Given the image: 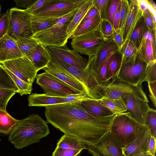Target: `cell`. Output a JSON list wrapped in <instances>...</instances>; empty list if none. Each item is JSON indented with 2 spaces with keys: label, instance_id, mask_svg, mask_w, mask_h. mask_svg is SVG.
Returning a JSON list of instances; mask_svg holds the SVG:
<instances>
[{
  "label": "cell",
  "instance_id": "cell-1",
  "mask_svg": "<svg viewBox=\"0 0 156 156\" xmlns=\"http://www.w3.org/2000/svg\"><path fill=\"white\" fill-rule=\"evenodd\" d=\"M48 122L64 134L73 136L86 144L98 141L109 131L115 115L102 117L92 115L76 102L45 107Z\"/></svg>",
  "mask_w": 156,
  "mask_h": 156
},
{
  "label": "cell",
  "instance_id": "cell-2",
  "mask_svg": "<svg viewBox=\"0 0 156 156\" xmlns=\"http://www.w3.org/2000/svg\"><path fill=\"white\" fill-rule=\"evenodd\" d=\"M50 133L47 123L37 114L20 120L11 131L8 140L18 150L38 143Z\"/></svg>",
  "mask_w": 156,
  "mask_h": 156
},
{
  "label": "cell",
  "instance_id": "cell-3",
  "mask_svg": "<svg viewBox=\"0 0 156 156\" xmlns=\"http://www.w3.org/2000/svg\"><path fill=\"white\" fill-rule=\"evenodd\" d=\"M147 127L134 120L127 112L115 115L109 132L118 145L123 148L134 141Z\"/></svg>",
  "mask_w": 156,
  "mask_h": 156
},
{
  "label": "cell",
  "instance_id": "cell-4",
  "mask_svg": "<svg viewBox=\"0 0 156 156\" xmlns=\"http://www.w3.org/2000/svg\"><path fill=\"white\" fill-rule=\"evenodd\" d=\"M48 51L51 57V61L63 67L76 78L83 85L89 97L95 100H98L102 97V85L98 83L95 78L93 70L94 59L92 57L89 58L85 69L81 70L67 63Z\"/></svg>",
  "mask_w": 156,
  "mask_h": 156
},
{
  "label": "cell",
  "instance_id": "cell-5",
  "mask_svg": "<svg viewBox=\"0 0 156 156\" xmlns=\"http://www.w3.org/2000/svg\"><path fill=\"white\" fill-rule=\"evenodd\" d=\"M79 8L60 17L53 26L34 34L31 38L46 47L66 45L68 39L66 32L68 24Z\"/></svg>",
  "mask_w": 156,
  "mask_h": 156
},
{
  "label": "cell",
  "instance_id": "cell-6",
  "mask_svg": "<svg viewBox=\"0 0 156 156\" xmlns=\"http://www.w3.org/2000/svg\"><path fill=\"white\" fill-rule=\"evenodd\" d=\"M9 23L7 34L15 40L17 37H31L34 34L31 25V15L25 9L17 8L9 10Z\"/></svg>",
  "mask_w": 156,
  "mask_h": 156
},
{
  "label": "cell",
  "instance_id": "cell-7",
  "mask_svg": "<svg viewBox=\"0 0 156 156\" xmlns=\"http://www.w3.org/2000/svg\"><path fill=\"white\" fill-rule=\"evenodd\" d=\"M108 38L102 35L99 27L95 30L73 38L71 44L73 49L90 57L95 55Z\"/></svg>",
  "mask_w": 156,
  "mask_h": 156
},
{
  "label": "cell",
  "instance_id": "cell-8",
  "mask_svg": "<svg viewBox=\"0 0 156 156\" xmlns=\"http://www.w3.org/2000/svg\"><path fill=\"white\" fill-rule=\"evenodd\" d=\"M36 83L45 93L53 95L67 96L80 93L56 76L46 72L37 74Z\"/></svg>",
  "mask_w": 156,
  "mask_h": 156
},
{
  "label": "cell",
  "instance_id": "cell-9",
  "mask_svg": "<svg viewBox=\"0 0 156 156\" xmlns=\"http://www.w3.org/2000/svg\"><path fill=\"white\" fill-rule=\"evenodd\" d=\"M147 66V64L142 59L138 53L133 64L124 63L123 61L115 78L133 85H141L146 81Z\"/></svg>",
  "mask_w": 156,
  "mask_h": 156
},
{
  "label": "cell",
  "instance_id": "cell-10",
  "mask_svg": "<svg viewBox=\"0 0 156 156\" xmlns=\"http://www.w3.org/2000/svg\"><path fill=\"white\" fill-rule=\"evenodd\" d=\"M91 99L85 93L67 96H55L45 93H34L28 97L29 106L46 107L51 105L77 102Z\"/></svg>",
  "mask_w": 156,
  "mask_h": 156
},
{
  "label": "cell",
  "instance_id": "cell-11",
  "mask_svg": "<svg viewBox=\"0 0 156 156\" xmlns=\"http://www.w3.org/2000/svg\"><path fill=\"white\" fill-rule=\"evenodd\" d=\"M5 67L23 81L31 85L38 70L27 57L6 61L2 63Z\"/></svg>",
  "mask_w": 156,
  "mask_h": 156
},
{
  "label": "cell",
  "instance_id": "cell-12",
  "mask_svg": "<svg viewBox=\"0 0 156 156\" xmlns=\"http://www.w3.org/2000/svg\"><path fill=\"white\" fill-rule=\"evenodd\" d=\"M87 0H53L49 4L33 12L31 15L61 17L78 8Z\"/></svg>",
  "mask_w": 156,
  "mask_h": 156
},
{
  "label": "cell",
  "instance_id": "cell-13",
  "mask_svg": "<svg viewBox=\"0 0 156 156\" xmlns=\"http://www.w3.org/2000/svg\"><path fill=\"white\" fill-rule=\"evenodd\" d=\"M122 98L124 100L131 117L138 122L145 125L147 113L151 108L146 95L131 93Z\"/></svg>",
  "mask_w": 156,
  "mask_h": 156
},
{
  "label": "cell",
  "instance_id": "cell-14",
  "mask_svg": "<svg viewBox=\"0 0 156 156\" xmlns=\"http://www.w3.org/2000/svg\"><path fill=\"white\" fill-rule=\"evenodd\" d=\"M131 93L146 95L142 85H133L116 78L112 80L107 84L102 85V97L116 99L122 98L126 95Z\"/></svg>",
  "mask_w": 156,
  "mask_h": 156
},
{
  "label": "cell",
  "instance_id": "cell-15",
  "mask_svg": "<svg viewBox=\"0 0 156 156\" xmlns=\"http://www.w3.org/2000/svg\"><path fill=\"white\" fill-rule=\"evenodd\" d=\"M85 149L93 156H124L122 148L109 132L96 143L85 144Z\"/></svg>",
  "mask_w": 156,
  "mask_h": 156
},
{
  "label": "cell",
  "instance_id": "cell-16",
  "mask_svg": "<svg viewBox=\"0 0 156 156\" xmlns=\"http://www.w3.org/2000/svg\"><path fill=\"white\" fill-rule=\"evenodd\" d=\"M46 48L62 60L80 70H84L87 66V60L86 59L76 50L69 49L66 45L60 47Z\"/></svg>",
  "mask_w": 156,
  "mask_h": 156
},
{
  "label": "cell",
  "instance_id": "cell-17",
  "mask_svg": "<svg viewBox=\"0 0 156 156\" xmlns=\"http://www.w3.org/2000/svg\"><path fill=\"white\" fill-rule=\"evenodd\" d=\"M42 69L56 76L79 92L87 94L86 90L82 84L69 72L58 65L51 61Z\"/></svg>",
  "mask_w": 156,
  "mask_h": 156
},
{
  "label": "cell",
  "instance_id": "cell-18",
  "mask_svg": "<svg viewBox=\"0 0 156 156\" xmlns=\"http://www.w3.org/2000/svg\"><path fill=\"white\" fill-rule=\"evenodd\" d=\"M129 3L128 13L122 30V45L129 40L133 31L143 15V11L139 7L138 0H130Z\"/></svg>",
  "mask_w": 156,
  "mask_h": 156
},
{
  "label": "cell",
  "instance_id": "cell-19",
  "mask_svg": "<svg viewBox=\"0 0 156 156\" xmlns=\"http://www.w3.org/2000/svg\"><path fill=\"white\" fill-rule=\"evenodd\" d=\"M23 56L15 41L9 35L0 39V63Z\"/></svg>",
  "mask_w": 156,
  "mask_h": 156
},
{
  "label": "cell",
  "instance_id": "cell-20",
  "mask_svg": "<svg viewBox=\"0 0 156 156\" xmlns=\"http://www.w3.org/2000/svg\"><path fill=\"white\" fill-rule=\"evenodd\" d=\"M150 130L147 126L131 143L122 148L124 156H132L148 151V145L151 136Z\"/></svg>",
  "mask_w": 156,
  "mask_h": 156
},
{
  "label": "cell",
  "instance_id": "cell-21",
  "mask_svg": "<svg viewBox=\"0 0 156 156\" xmlns=\"http://www.w3.org/2000/svg\"><path fill=\"white\" fill-rule=\"evenodd\" d=\"M76 103L90 114L106 117L114 115L108 108L101 104L98 100L90 99L76 102Z\"/></svg>",
  "mask_w": 156,
  "mask_h": 156
},
{
  "label": "cell",
  "instance_id": "cell-22",
  "mask_svg": "<svg viewBox=\"0 0 156 156\" xmlns=\"http://www.w3.org/2000/svg\"><path fill=\"white\" fill-rule=\"evenodd\" d=\"M120 49L112 37L108 38L94 55L93 70L95 75L102 64L112 53Z\"/></svg>",
  "mask_w": 156,
  "mask_h": 156
},
{
  "label": "cell",
  "instance_id": "cell-23",
  "mask_svg": "<svg viewBox=\"0 0 156 156\" xmlns=\"http://www.w3.org/2000/svg\"><path fill=\"white\" fill-rule=\"evenodd\" d=\"M28 59L38 71L46 67L51 61L50 55L46 47L40 43Z\"/></svg>",
  "mask_w": 156,
  "mask_h": 156
},
{
  "label": "cell",
  "instance_id": "cell-24",
  "mask_svg": "<svg viewBox=\"0 0 156 156\" xmlns=\"http://www.w3.org/2000/svg\"><path fill=\"white\" fill-rule=\"evenodd\" d=\"M92 5V0H87L81 5L70 21L66 30L68 39H69L80 25L84 17Z\"/></svg>",
  "mask_w": 156,
  "mask_h": 156
},
{
  "label": "cell",
  "instance_id": "cell-25",
  "mask_svg": "<svg viewBox=\"0 0 156 156\" xmlns=\"http://www.w3.org/2000/svg\"><path fill=\"white\" fill-rule=\"evenodd\" d=\"M123 61V55L120 50L114 53L112 55L107 66V84L112 80L116 78L121 67Z\"/></svg>",
  "mask_w": 156,
  "mask_h": 156
},
{
  "label": "cell",
  "instance_id": "cell-26",
  "mask_svg": "<svg viewBox=\"0 0 156 156\" xmlns=\"http://www.w3.org/2000/svg\"><path fill=\"white\" fill-rule=\"evenodd\" d=\"M31 15V25L34 34L53 26L60 18Z\"/></svg>",
  "mask_w": 156,
  "mask_h": 156
},
{
  "label": "cell",
  "instance_id": "cell-27",
  "mask_svg": "<svg viewBox=\"0 0 156 156\" xmlns=\"http://www.w3.org/2000/svg\"><path fill=\"white\" fill-rule=\"evenodd\" d=\"M101 19L98 14L79 25L69 39H73L97 29L99 27Z\"/></svg>",
  "mask_w": 156,
  "mask_h": 156
},
{
  "label": "cell",
  "instance_id": "cell-28",
  "mask_svg": "<svg viewBox=\"0 0 156 156\" xmlns=\"http://www.w3.org/2000/svg\"><path fill=\"white\" fill-rule=\"evenodd\" d=\"M15 40L23 55L28 58L39 44L37 40L31 37H17Z\"/></svg>",
  "mask_w": 156,
  "mask_h": 156
},
{
  "label": "cell",
  "instance_id": "cell-29",
  "mask_svg": "<svg viewBox=\"0 0 156 156\" xmlns=\"http://www.w3.org/2000/svg\"><path fill=\"white\" fill-rule=\"evenodd\" d=\"M98 100L101 104L108 108L115 115L127 112L126 104L122 98L112 99L102 97Z\"/></svg>",
  "mask_w": 156,
  "mask_h": 156
},
{
  "label": "cell",
  "instance_id": "cell-30",
  "mask_svg": "<svg viewBox=\"0 0 156 156\" xmlns=\"http://www.w3.org/2000/svg\"><path fill=\"white\" fill-rule=\"evenodd\" d=\"M56 147L82 151L85 144L73 136L64 134L58 140Z\"/></svg>",
  "mask_w": 156,
  "mask_h": 156
},
{
  "label": "cell",
  "instance_id": "cell-31",
  "mask_svg": "<svg viewBox=\"0 0 156 156\" xmlns=\"http://www.w3.org/2000/svg\"><path fill=\"white\" fill-rule=\"evenodd\" d=\"M19 120L12 117L6 110H0V133L9 134Z\"/></svg>",
  "mask_w": 156,
  "mask_h": 156
},
{
  "label": "cell",
  "instance_id": "cell-32",
  "mask_svg": "<svg viewBox=\"0 0 156 156\" xmlns=\"http://www.w3.org/2000/svg\"><path fill=\"white\" fill-rule=\"evenodd\" d=\"M138 50L141 58L147 65L156 61L152 43L150 40L143 38Z\"/></svg>",
  "mask_w": 156,
  "mask_h": 156
},
{
  "label": "cell",
  "instance_id": "cell-33",
  "mask_svg": "<svg viewBox=\"0 0 156 156\" xmlns=\"http://www.w3.org/2000/svg\"><path fill=\"white\" fill-rule=\"evenodd\" d=\"M123 55V62L124 63L133 64L138 54L137 48L129 40L127 41L120 50Z\"/></svg>",
  "mask_w": 156,
  "mask_h": 156
},
{
  "label": "cell",
  "instance_id": "cell-34",
  "mask_svg": "<svg viewBox=\"0 0 156 156\" xmlns=\"http://www.w3.org/2000/svg\"><path fill=\"white\" fill-rule=\"evenodd\" d=\"M148 28L142 16L133 31L129 40L138 49L144 34Z\"/></svg>",
  "mask_w": 156,
  "mask_h": 156
},
{
  "label": "cell",
  "instance_id": "cell-35",
  "mask_svg": "<svg viewBox=\"0 0 156 156\" xmlns=\"http://www.w3.org/2000/svg\"><path fill=\"white\" fill-rule=\"evenodd\" d=\"M0 89L12 90L19 93L20 90L3 65L0 64Z\"/></svg>",
  "mask_w": 156,
  "mask_h": 156
},
{
  "label": "cell",
  "instance_id": "cell-36",
  "mask_svg": "<svg viewBox=\"0 0 156 156\" xmlns=\"http://www.w3.org/2000/svg\"><path fill=\"white\" fill-rule=\"evenodd\" d=\"M5 69L19 89V94L20 95L22 96L23 95L30 94L32 90V85L25 82L17 77L7 69L5 68Z\"/></svg>",
  "mask_w": 156,
  "mask_h": 156
},
{
  "label": "cell",
  "instance_id": "cell-37",
  "mask_svg": "<svg viewBox=\"0 0 156 156\" xmlns=\"http://www.w3.org/2000/svg\"><path fill=\"white\" fill-rule=\"evenodd\" d=\"M145 125L149 129L151 135L156 137V111L150 108L146 119Z\"/></svg>",
  "mask_w": 156,
  "mask_h": 156
},
{
  "label": "cell",
  "instance_id": "cell-38",
  "mask_svg": "<svg viewBox=\"0 0 156 156\" xmlns=\"http://www.w3.org/2000/svg\"><path fill=\"white\" fill-rule=\"evenodd\" d=\"M109 1V0H92V4L98 10L101 20L107 19Z\"/></svg>",
  "mask_w": 156,
  "mask_h": 156
},
{
  "label": "cell",
  "instance_id": "cell-39",
  "mask_svg": "<svg viewBox=\"0 0 156 156\" xmlns=\"http://www.w3.org/2000/svg\"><path fill=\"white\" fill-rule=\"evenodd\" d=\"M113 53L111 54L102 64L95 75V78L98 82L101 85L107 84L106 82L107 66L109 59Z\"/></svg>",
  "mask_w": 156,
  "mask_h": 156
},
{
  "label": "cell",
  "instance_id": "cell-40",
  "mask_svg": "<svg viewBox=\"0 0 156 156\" xmlns=\"http://www.w3.org/2000/svg\"><path fill=\"white\" fill-rule=\"evenodd\" d=\"M16 93L12 90L0 89V110H6L8 102Z\"/></svg>",
  "mask_w": 156,
  "mask_h": 156
},
{
  "label": "cell",
  "instance_id": "cell-41",
  "mask_svg": "<svg viewBox=\"0 0 156 156\" xmlns=\"http://www.w3.org/2000/svg\"><path fill=\"white\" fill-rule=\"evenodd\" d=\"M129 4V1L127 0H121L119 29L122 31L128 13Z\"/></svg>",
  "mask_w": 156,
  "mask_h": 156
},
{
  "label": "cell",
  "instance_id": "cell-42",
  "mask_svg": "<svg viewBox=\"0 0 156 156\" xmlns=\"http://www.w3.org/2000/svg\"><path fill=\"white\" fill-rule=\"evenodd\" d=\"M99 28L101 34L105 37H112L114 30L112 25L107 19L101 20Z\"/></svg>",
  "mask_w": 156,
  "mask_h": 156
},
{
  "label": "cell",
  "instance_id": "cell-43",
  "mask_svg": "<svg viewBox=\"0 0 156 156\" xmlns=\"http://www.w3.org/2000/svg\"><path fill=\"white\" fill-rule=\"evenodd\" d=\"M120 1V0H111L109 1L107 19L112 26L114 17L118 9Z\"/></svg>",
  "mask_w": 156,
  "mask_h": 156
},
{
  "label": "cell",
  "instance_id": "cell-44",
  "mask_svg": "<svg viewBox=\"0 0 156 156\" xmlns=\"http://www.w3.org/2000/svg\"><path fill=\"white\" fill-rule=\"evenodd\" d=\"M9 19V11L7 10L0 18V39L7 34Z\"/></svg>",
  "mask_w": 156,
  "mask_h": 156
},
{
  "label": "cell",
  "instance_id": "cell-45",
  "mask_svg": "<svg viewBox=\"0 0 156 156\" xmlns=\"http://www.w3.org/2000/svg\"><path fill=\"white\" fill-rule=\"evenodd\" d=\"M156 81V61L147 65L146 81L147 83Z\"/></svg>",
  "mask_w": 156,
  "mask_h": 156
},
{
  "label": "cell",
  "instance_id": "cell-46",
  "mask_svg": "<svg viewBox=\"0 0 156 156\" xmlns=\"http://www.w3.org/2000/svg\"><path fill=\"white\" fill-rule=\"evenodd\" d=\"M81 151L56 147L52 156H77Z\"/></svg>",
  "mask_w": 156,
  "mask_h": 156
},
{
  "label": "cell",
  "instance_id": "cell-47",
  "mask_svg": "<svg viewBox=\"0 0 156 156\" xmlns=\"http://www.w3.org/2000/svg\"><path fill=\"white\" fill-rule=\"evenodd\" d=\"M53 0H37L28 9L25 11L31 14L33 12L39 9L52 2Z\"/></svg>",
  "mask_w": 156,
  "mask_h": 156
},
{
  "label": "cell",
  "instance_id": "cell-48",
  "mask_svg": "<svg viewBox=\"0 0 156 156\" xmlns=\"http://www.w3.org/2000/svg\"><path fill=\"white\" fill-rule=\"evenodd\" d=\"M156 29L150 30L148 28L145 32L143 38L149 40L152 43L154 57L156 58Z\"/></svg>",
  "mask_w": 156,
  "mask_h": 156
},
{
  "label": "cell",
  "instance_id": "cell-49",
  "mask_svg": "<svg viewBox=\"0 0 156 156\" xmlns=\"http://www.w3.org/2000/svg\"><path fill=\"white\" fill-rule=\"evenodd\" d=\"M142 17L149 30H153L156 29V25L153 22L151 13L148 9L143 12Z\"/></svg>",
  "mask_w": 156,
  "mask_h": 156
},
{
  "label": "cell",
  "instance_id": "cell-50",
  "mask_svg": "<svg viewBox=\"0 0 156 156\" xmlns=\"http://www.w3.org/2000/svg\"><path fill=\"white\" fill-rule=\"evenodd\" d=\"M150 94L149 96L156 107V81L147 83Z\"/></svg>",
  "mask_w": 156,
  "mask_h": 156
},
{
  "label": "cell",
  "instance_id": "cell-51",
  "mask_svg": "<svg viewBox=\"0 0 156 156\" xmlns=\"http://www.w3.org/2000/svg\"><path fill=\"white\" fill-rule=\"evenodd\" d=\"M112 37L120 50L122 45V31L119 29L116 31H114Z\"/></svg>",
  "mask_w": 156,
  "mask_h": 156
},
{
  "label": "cell",
  "instance_id": "cell-52",
  "mask_svg": "<svg viewBox=\"0 0 156 156\" xmlns=\"http://www.w3.org/2000/svg\"><path fill=\"white\" fill-rule=\"evenodd\" d=\"M98 14V12L96 8L92 4L91 7L82 20L80 25L82 24L85 21L90 19Z\"/></svg>",
  "mask_w": 156,
  "mask_h": 156
},
{
  "label": "cell",
  "instance_id": "cell-53",
  "mask_svg": "<svg viewBox=\"0 0 156 156\" xmlns=\"http://www.w3.org/2000/svg\"><path fill=\"white\" fill-rule=\"evenodd\" d=\"M121 5V0L120 1L118 9L114 15L113 22V28L114 31H116L119 29V24L120 22V12Z\"/></svg>",
  "mask_w": 156,
  "mask_h": 156
},
{
  "label": "cell",
  "instance_id": "cell-54",
  "mask_svg": "<svg viewBox=\"0 0 156 156\" xmlns=\"http://www.w3.org/2000/svg\"><path fill=\"white\" fill-rule=\"evenodd\" d=\"M37 0H14L17 7L29 8Z\"/></svg>",
  "mask_w": 156,
  "mask_h": 156
},
{
  "label": "cell",
  "instance_id": "cell-55",
  "mask_svg": "<svg viewBox=\"0 0 156 156\" xmlns=\"http://www.w3.org/2000/svg\"><path fill=\"white\" fill-rule=\"evenodd\" d=\"M156 137L151 136L147 152L154 156L156 151Z\"/></svg>",
  "mask_w": 156,
  "mask_h": 156
},
{
  "label": "cell",
  "instance_id": "cell-56",
  "mask_svg": "<svg viewBox=\"0 0 156 156\" xmlns=\"http://www.w3.org/2000/svg\"><path fill=\"white\" fill-rule=\"evenodd\" d=\"M148 1L151 5L153 7L155 10H156V5L154 1L152 0Z\"/></svg>",
  "mask_w": 156,
  "mask_h": 156
},
{
  "label": "cell",
  "instance_id": "cell-57",
  "mask_svg": "<svg viewBox=\"0 0 156 156\" xmlns=\"http://www.w3.org/2000/svg\"><path fill=\"white\" fill-rule=\"evenodd\" d=\"M146 153H141L132 156H146Z\"/></svg>",
  "mask_w": 156,
  "mask_h": 156
},
{
  "label": "cell",
  "instance_id": "cell-58",
  "mask_svg": "<svg viewBox=\"0 0 156 156\" xmlns=\"http://www.w3.org/2000/svg\"><path fill=\"white\" fill-rule=\"evenodd\" d=\"M146 156H155L154 155H153L150 153H149L148 152H147L146 153Z\"/></svg>",
  "mask_w": 156,
  "mask_h": 156
},
{
  "label": "cell",
  "instance_id": "cell-59",
  "mask_svg": "<svg viewBox=\"0 0 156 156\" xmlns=\"http://www.w3.org/2000/svg\"><path fill=\"white\" fill-rule=\"evenodd\" d=\"M1 5H0V15H1Z\"/></svg>",
  "mask_w": 156,
  "mask_h": 156
},
{
  "label": "cell",
  "instance_id": "cell-60",
  "mask_svg": "<svg viewBox=\"0 0 156 156\" xmlns=\"http://www.w3.org/2000/svg\"><path fill=\"white\" fill-rule=\"evenodd\" d=\"M1 140H0V141Z\"/></svg>",
  "mask_w": 156,
  "mask_h": 156
}]
</instances>
